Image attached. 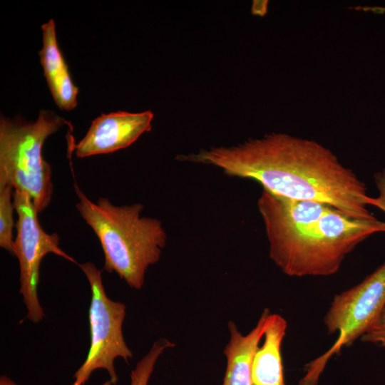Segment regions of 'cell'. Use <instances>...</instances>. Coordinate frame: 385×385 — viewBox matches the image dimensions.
I'll list each match as a JSON object with an SVG mask.
<instances>
[{"instance_id":"5bb4252c","label":"cell","mask_w":385,"mask_h":385,"mask_svg":"<svg viewBox=\"0 0 385 385\" xmlns=\"http://www.w3.org/2000/svg\"><path fill=\"white\" fill-rule=\"evenodd\" d=\"M361 340L385 347V307L376 320L362 335Z\"/></svg>"},{"instance_id":"7a4b0ae2","label":"cell","mask_w":385,"mask_h":385,"mask_svg":"<svg viewBox=\"0 0 385 385\" xmlns=\"http://www.w3.org/2000/svg\"><path fill=\"white\" fill-rule=\"evenodd\" d=\"M265 228L270 257L285 274L324 277L337 273L360 242L385 232V222L354 218L332 207L304 224Z\"/></svg>"},{"instance_id":"9a60e30c","label":"cell","mask_w":385,"mask_h":385,"mask_svg":"<svg viewBox=\"0 0 385 385\" xmlns=\"http://www.w3.org/2000/svg\"><path fill=\"white\" fill-rule=\"evenodd\" d=\"M0 385H19L16 382H14L13 380H11L9 377L3 375L0 377ZM101 385H112V383L111 381H107L102 384Z\"/></svg>"},{"instance_id":"6da1fadb","label":"cell","mask_w":385,"mask_h":385,"mask_svg":"<svg viewBox=\"0 0 385 385\" xmlns=\"http://www.w3.org/2000/svg\"><path fill=\"white\" fill-rule=\"evenodd\" d=\"M177 158L251 179L276 195L322 202L354 218L375 217L368 210L371 197L365 184L331 150L314 140L272 133Z\"/></svg>"},{"instance_id":"ba28073f","label":"cell","mask_w":385,"mask_h":385,"mask_svg":"<svg viewBox=\"0 0 385 385\" xmlns=\"http://www.w3.org/2000/svg\"><path fill=\"white\" fill-rule=\"evenodd\" d=\"M153 118L150 111L102 114L93 120L86 135L73 150L77 157L83 158L127 148L151 130Z\"/></svg>"},{"instance_id":"4fadbf2b","label":"cell","mask_w":385,"mask_h":385,"mask_svg":"<svg viewBox=\"0 0 385 385\" xmlns=\"http://www.w3.org/2000/svg\"><path fill=\"white\" fill-rule=\"evenodd\" d=\"M174 344L166 339L155 342L150 351L138 362L130 374V385H148L156 361L163 352Z\"/></svg>"},{"instance_id":"8fae6325","label":"cell","mask_w":385,"mask_h":385,"mask_svg":"<svg viewBox=\"0 0 385 385\" xmlns=\"http://www.w3.org/2000/svg\"><path fill=\"white\" fill-rule=\"evenodd\" d=\"M41 29L43 46L39 56L43 74L50 88L70 73L58 46L55 21L50 19L41 26Z\"/></svg>"},{"instance_id":"9c48e42d","label":"cell","mask_w":385,"mask_h":385,"mask_svg":"<svg viewBox=\"0 0 385 385\" xmlns=\"http://www.w3.org/2000/svg\"><path fill=\"white\" fill-rule=\"evenodd\" d=\"M269 309L262 313L256 326L246 335L242 334L235 324L228 323L230 340L224 349L227 366L222 385H252V360L263 337Z\"/></svg>"},{"instance_id":"3957f363","label":"cell","mask_w":385,"mask_h":385,"mask_svg":"<svg viewBox=\"0 0 385 385\" xmlns=\"http://www.w3.org/2000/svg\"><path fill=\"white\" fill-rule=\"evenodd\" d=\"M76 208L98 237L103 254V269L115 272L131 287L140 289L148 267L156 263L166 241L161 222L141 217L140 203L115 206L107 197L89 200L75 184Z\"/></svg>"},{"instance_id":"8992f818","label":"cell","mask_w":385,"mask_h":385,"mask_svg":"<svg viewBox=\"0 0 385 385\" xmlns=\"http://www.w3.org/2000/svg\"><path fill=\"white\" fill-rule=\"evenodd\" d=\"M85 274L91 292L88 309L90 346L85 361L73 375L71 385H84L92 373L97 369L108 371L110 381L115 385L118 381L114 366L117 357L125 361L133 357L123 334L125 306L111 300L106 294L102 271L91 262L78 264Z\"/></svg>"},{"instance_id":"5b68a950","label":"cell","mask_w":385,"mask_h":385,"mask_svg":"<svg viewBox=\"0 0 385 385\" xmlns=\"http://www.w3.org/2000/svg\"><path fill=\"white\" fill-rule=\"evenodd\" d=\"M385 307V262L354 287L334 296L324 317L331 334L337 333L334 344L307 365L298 385H317L329 358L351 344L369 329Z\"/></svg>"},{"instance_id":"7c38bea8","label":"cell","mask_w":385,"mask_h":385,"mask_svg":"<svg viewBox=\"0 0 385 385\" xmlns=\"http://www.w3.org/2000/svg\"><path fill=\"white\" fill-rule=\"evenodd\" d=\"M13 187H0V247L13 254V230L16 227L14 220V191Z\"/></svg>"},{"instance_id":"30bf717a","label":"cell","mask_w":385,"mask_h":385,"mask_svg":"<svg viewBox=\"0 0 385 385\" xmlns=\"http://www.w3.org/2000/svg\"><path fill=\"white\" fill-rule=\"evenodd\" d=\"M287 324L279 314H270L264 332V342L252 360V385H285L281 346Z\"/></svg>"},{"instance_id":"277c9868","label":"cell","mask_w":385,"mask_h":385,"mask_svg":"<svg viewBox=\"0 0 385 385\" xmlns=\"http://www.w3.org/2000/svg\"><path fill=\"white\" fill-rule=\"evenodd\" d=\"M67 123L63 118L41 110L36 120H0V187L10 185L26 193L38 212L49 205L51 168L43 156L46 140Z\"/></svg>"},{"instance_id":"52a82bcc","label":"cell","mask_w":385,"mask_h":385,"mask_svg":"<svg viewBox=\"0 0 385 385\" xmlns=\"http://www.w3.org/2000/svg\"><path fill=\"white\" fill-rule=\"evenodd\" d=\"M13 199L18 215L13 254L19 263V293L27 309L26 319L38 323L44 317L38 296L39 269L43 258L48 253H53L78 263L61 249L56 233L50 235L42 229L38 220V212L26 193L14 190Z\"/></svg>"}]
</instances>
